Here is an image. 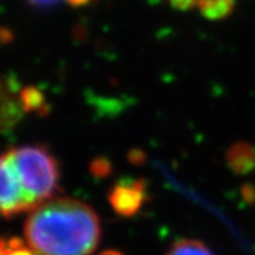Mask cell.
I'll return each mask as SVG.
<instances>
[{"instance_id":"1","label":"cell","mask_w":255,"mask_h":255,"mask_svg":"<svg viewBox=\"0 0 255 255\" xmlns=\"http://www.w3.org/2000/svg\"><path fill=\"white\" fill-rule=\"evenodd\" d=\"M24 236L37 255H91L101 238L94 210L75 199H51L31 211Z\"/></svg>"},{"instance_id":"2","label":"cell","mask_w":255,"mask_h":255,"mask_svg":"<svg viewBox=\"0 0 255 255\" xmlns=\"http://www.w3.org/2000/svg\"><path fill=\"white\" fill-rule=\"evenodd\" d=\"M9 152L23 189L34 207L51 200L60 183L58 162L53 153L38 145L20 146Z\"/></svg>"},{"instance_id":"3","label":"cell","mask_w":255,"mask_h":255,"mask_svg":"<svg viewBox=\"0 0 255 255\" xmlns=\"http://www.w3.org/2000/svg\"><path fill=\"white\" fill-rule=\"evenodd\" d=\"M34 209V204L23 189L10 152L0 156V216L10 219Z\"/></svg>"},{"instance_id":"4","label":"cell","mask_w":255,"mask_h":255,"mask_svg":"<svg viewBox=\"0 0 255 255\" xmlns=\"http://www.w3.org/2000/svg\"><path fill=\"white\" fill-rule=\"evenodd\" d=\"M108 200L118 216L132 217L147 201V186L142 179H124L111 189Z\"/></svg>"},{"instance_id":"5","label":"cell","mask_w":255,"mask_h":255,"mask_svg":"<svg viewBox=\"0 0 255 255\" xmlns=\"http://www.w3.org/2000/svg\"><path fill=\"white\" fill-rule=\"evenodd\" d=\"M20 84L13 74H0V135L10 133L21 121Z\"/></svg>"},{"instance_id":"6","label":"cell","mask_w":255,"mask_h":255,"mask_svg":"<svg viewBox=\"0 0 255 255\" xmlns=\"http://www.w3.org/2000/svg\"><path fill=\"white\" fill-rule=\"evenodd\" d=\"M228 167L237 174H247L255 167V147L247 142H237L227 150Z\"/></svg>"},{"instance_id":"7","label":"cell","mask_w":255,"mask_h":255,"mask_svg":"<svg viewBox=\"0 0 255 255\" xmlns=\"http://www.w3.org/2000/svg\"><path fill=\"white\" fill-rule=\"evenodd\" d=\"M20 102L24 114H37L44 117L48 114L46 94L36 85H26L20 90Z\"/></svg>"},{"instance_id":"8","label":"cell","mask_w":255,"mask_h":255,"mask_svg":"<svg viewBox=\"0 0 255 255\" xmlns=\"http://www.w3.org/2000/svg\"><path fill=\"white\" fill-rule=\"evenodd\" d=\"M200 14L207 20H223L236 9V0H197L196 6Z\"/></svg>"},{"instance_id":"9","label":"cell","mask_w":255,"mask_h":255,"mask_svg":"<svg viewBox=\"0 0 255 255\" xmlns=\"http://www.w3.org/2000/svg\"><path fill=\"white\" fill-rule=\"evenodd\" d=\"M166 255H214L209 247L199 240H179L169 248Z\"/></svg>"},{"instance_id":"10","label":"cell","mask_w":255,"mask_h":255,"mask_svg":"<svg viewBox=\"0 0 255 255\" xmlns=\"http://www.w3.org/2000/svg\"><path fill=\"white\" fill-rule=\"evenodd\" d=\"M91 173L97 177H107L111 173V163L104 157L95 159L91 163Z\"/></svg>"},{"instance_id":"11","label":"cell","mask_w":255,"mask_h":255,"mask_svg":"<svg viewBox=\"0 0 255 255\" xmlns=\"http://www.w3.org/2000/svg\"><path fill=\"white\" fill-rule=\"evenodd\" d=\"M6 255H37L33 250H28L26 247L23 246V243L17 240V238H13L10 240V248L7 250Z\"/></svg>"},{"instance_id":"12","label":"cell","mask_w":255,"mask_h":255,"mask_svg":"<svg viewBox=\"0 0 255 255\" xmlns=\"http://www.w3.org/2000/svg\"><path fill=\"white\" fill-rule=\"evenodd\" d=\"M169 4L173 7L174 10L179 11H189L193 7L197 6V0H169Z\"/></svg>"},{"instance_id":"13","label":"cell","mask_w":255,"mask_h":255,"mask_svg":"<svg viewBox=\"0 0 255 255\" xmlns=\"http://www.w3.org/2000/svg\"><path fill=\"white\" fill-rule=\"evenodd\" d=\"M24 1L34 9H48L57 4L60 0H24Z\"/></svg>"},{"instance_id":"14","label":"cell","mask_w":255,"mask_h":255,"mask_svg":"<svg viewBox=\"0 0 255 255\" xmlns=\"http://www.w3.org/2000/svg\"><path fill=\"white\" fill-rule=\"evenodd\" d=\"M11 40V33L7 28L0 27V43H7Z\"/></svg>"},{"instance_id":"15","label":"cell","mask_w":255,"mask_h":255,"mask_svg":"<svg viewBox=\"0 0 255 255\" xmlns=\"http://www.w3.org/2000/svg\"><path fill=\"white\" fill-rule=\"evenodd\" d=\"M68 4H71L73 7H82V6H85V4H88L91 0H65Z\"/></svg>"},{"instance_id":"16","label":"cell","mask_w":255,"mask_h":255,"mask_svg":"<svg viewBox=\"0 0 255 255\" xmlns=\"http://www.w3.org/2000/svg\"><path fill=\"white\" fill-rule=\"evenodd\" d=\"M100 255H124V254H122V253H119V251H115V250H108V251L101 253Z\"/></svg>"}]
</instances>
